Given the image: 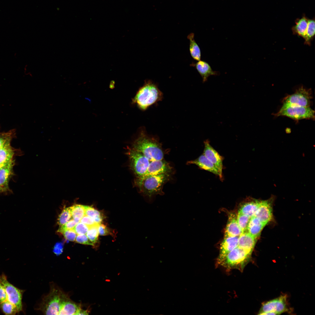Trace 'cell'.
<instances>
[{"label": "cell", "mask_w": 315, "mask_h": 315, "mask_svg": "<svg viewBox=\"0 0 315 315\" xmlns=\"http://www.w3.org/2000/svg\"><path fill=\"white\" fill-rule=\"evenodd\" d=\"M23 291L8 281L4 274L0 275V308L6 315H15L22 310Z\"/></svg>", "instance_id": "obj_1"}, {"label": "cell", "mask_w": 315, "mask_h": 315, "mask_svg": "<svg viewBox=\"0 0 315 315\" xmlns=\"http://www.w3.org/2000/svg\"><path fill=\"white\" fill-rule=\"evenodd\" d=\"M132 148L141 153L150 161L162 160L164 158L161 143L148 135L143 130L133 142Z\"/></svg>", "instance_id": "obj_2"}, {"label": "cell", "mask_w": 315, "mask_h": 315, "mask_svg": "<svg viewBox=\"0 0 315 315\" xmlns=\"http://www.w3.org/2000/svg\"><path fill=\"white\" fill-rule=\"evenodd\" d=\"M170 175L163 174L144 176L140 178H136L135 183L140 191L150 202L156 195H162L164 194L162 191L163 185L169 179Z\"/></svg>", "instance_id": "obj_3"}, {"label": "cell", "mask_w": 315, "mask_h": 315, "mask_svg": "<svg viewBox=\"0 0 315 315\" xmlns=\"http://www.w3.org/2000/svg\"><path fill=\"white\" fill-rule=\"evenodd\" d=\"M163 94L156 84L150 80L145 81L132 100V102L143 111L146 110L151 106L161 101Z\"/></svg>", "instance_id": "obj_4"}, {"label": "cell", "mask_w": 315, "mask_h": 315, "mask_svg": "<svg viewBox=\"0 0 315 315\" xmlns=\"http://www.w3.org/2000/svg\"><path fill=\"white\" fill-rule=\"evenodd\" d=\"M68 296L58 288L52 287L49 293L43 298L39 309L46 314L59 315L63 302Z\"/></svg>", "instance_id": "obj_5"}, {"label": "cell", "mask_w": 315, "mask_h": 315, "mask_svg": "<svg viewBox=\"0 0 315 315\" xmlns=\"http://www.w3.org/2000/svg\"><path fill=\"white\" fill-rule=\"evenodd\" d=\"M251 253L237 246L230 251L219 265L228 269L242 271L249 262Z\"/></svg>", "instance_id": "obj_6"}, {"label": "cell", "mask_w": 315, "mask_h": 315, "mask_svg": "<svg viewBox=\"0 0 315 315\" xmlns=\"http://www.w3.org/2000/svg\"><path fill=\"white\" fill-rule=\"evenodd\" d=\"M127 154L129 159L130 168L136 178L144 176L150 161L141 153L132 148H128Z\"/></svg>", "instance_id": "obj_7"}, {"label": "cell", "mask_w": 315, "mask_h": 315, "mask_svg": "<svg viewBox=\"0 0 315 315\" xmlns=\"http://www.w3.org/2000/svg\"><path fill=\"white\" fill-rule=\"evenodd\" d=\"M314 111L310 107H302L283 104L278 112L274 114L276 116H285L299 120L303 119H315Z\"/></svg>", "instance_id": "obj_8"}, {"label": "cell", "mask_w": 315, "mask_h": 315, "mask_svg": "<svg viewBox=\"0 0 315 315\" xmlns=\"http://www.w3.org/2000/svg\"><path fill=\"white\" fill-rule=\"evenodd\" d=\"M286 295L264 302L258 312L259 315H279L289 311Z\"/></svg>", "instance_id": "obj_9"}, {"label": "cell", "mask_w": 315, "mask_h": 315, "mask_svg": "<svg viewBox=\"0 0 315 315\" xmlns=\"http://www.w3.org/2000/svg\"><path fill=\"white\" fill-rule=\"evenodd\" d=\"M312 98L310 89H307L302 87L293 94L286 97L283 102V104L310 107Z\"/></svg>", "instance_id": "obj_10"}, {"label": "cell", "mask_w": 315, "mask_h": 315, "mask_svg": "<svg viewBox=\"0 0 315 315\" xmlns=\"http://www.w3.org/2000/svg\"><path fill=\"white\" fill-rule=\"evenodd\" d=\"M204 148L203 154L217 168L220 174L223 175V162L224 158L211 145L210 141L206 139L204 141Z\"/></svg>", "instance_id": "obj_11"}, {"label": "cell", "mask_w": 315, "mask_h": 315, "mask_svg": "<svg viewBox=\"0 0 315 315\" xmlns=\"http://www.w3.org/2000/svg\"><path fill=\"white\" fill-rule=\"evenodd\" d=\"M172 171V167L163 159L153 160L150 161L146 172L144 176L163 174H171Z\"/></svg>", "instance_id": "obj_12"}, {"label": "cell", "mask_w": 315, "mask_h": 315, "mask_svg": "<svg viewBox=\"0 0 315 315\" xmlns=\"http://www.w3.org/2000/svg\"><path fill=\"white\" fill-rule=\"evenodd\" d=\"M254 216L265 225L270 221L272 216V210L269 201H260Z\"/></svg>", "instance_id": "obj_13"}, {"label": "cell", "mask_w": 315, "mask_h": 315, "mask_svg": "<svg viewBox=\"0 0 315 315\" xmlns=\"http://www.w3.org/2000/svg\"><path fill=\"white\" fill-rule=\"evenodd\" d=\"M239 237H225L220 245L219 254L217 260L218 265L226 256L238 246Z\"/></svg>", "instance_id": "obj_14"}, {"label": "cell", "mask_w": 315, "mask_h": 315, "mask_svg": "<svg viewBox=\"0 0 315 315\" xmlns=\"http://www.w3.org/2000/svg\"><path fill=\"white\" fill-rule=\"evenodd\" d=\"M187 164H195L200 168L218 176L221 181L223 180V175L220 174L217 168L203 154L197 158L188 162Z\"/></svg>", "instance_id": "obj_15"}, {"label": "cell", "mask_w": 315, "mask_h": 315, "mask_svg": "<svg viewBox=\"0 0 315 315\" xmlns=\"http://www.w3.org/2000/svg\"><path fill=\"white\" fill-rule=\"evenodd\" d=\"M191 65L196 68L202 78L203 83L206 82L210 76L218 74V72L213 71L209 64L204 61L200 60Z\"/></svg>", "instance_id": "obj_16"}, {"label": "cell", "mask_w": 315, "mask_h": 315, "mask_svg": "<svg viewBox=\"0 0 315 315\" xmlns=\"http://www.w3.org/2000/svg\"><path fill=\"white\" fill-rule=\"evenodd\" d=\"M14 161L12 160L0 169V188L5 192L9 190L8 183L11 176Z\"/></svg>", "instance_id": "obj_17"}, {"label": "cell", "mask_w": 315, "mask_h": 315, "mask_svg": "<svg viewBox=\"0 0 315 315\" xmlns=\"http://www.w3.org/2000/svg\"><path fill=\"white\" fill-rule=\"evenodd\" d=\"M242 233L237 220V218L233 213H230L229 216L226 226L225 237H239Z\"/></svg>", "instance_id": "obj_18"}, {"label": "cell", "mask_w": 315, "mask_h": 315, "mask_svg": "<svg viewBox=\"0 0 315 315\" xmlns=\"http://www.w3.org/2000/svg\"><path fill=\"white\" fill-rule=\"evenodd\" d=\"M82 309L80 305L68 297L62 305L59 315H79Z\"/></svg>", "instance_id": "obj_19"}, {"label": "cell", "mask_w": 315, "mask_h": 315, "mask_svg": "<svg viewBox=\"0 0 315 315\" xmlns=\"http://www.w3.org/2000/svg\"><path fill=\"white\" fill-rule=\"evenodd\" d=\"M256 239L247 231L242 232L239 236L238 246L251 253Z\"/></svg>", "instance_id": "obj_20"}, {"label": "cell", "mask_w": 315, "mask_h": 315, "mask_svg": "<svg viewBox=\"0 0 315 315\" xmlns=\"http://www.w3.org/2000/svg\"><path fill=\"white\" fill-rule=\"evenodd\" d=\"M265 226V225L254 216L250 218L246 231L256 238L259 236Z\"/></svg>", "instance_id": "obj_21"}, {"label": "cell", "mask_w": 315, "mask_h": 315, "mask_svg": "<svg viewBox=\"0 0 315 315\" xmlns=\"http://www.w3.org/2000/svg\"><path fill=\"white\" fill-rule=\"evenodd\" d=\"M308 20L305 17L298 19L295 21V24L292 28L293 33L304 38L307 29Z\"/></svg>", "instance_id": "obj_22"}, {"label": "cell", "mask_w": 315, "mask_h": 315, "mask_svg": "<svg viewBox=\"0 0 315 315\" xmlns=\"http://www.w3.org/2000/svg\"><path fill=\"white\" fill-rule=\"evenodd\" d=\"M189 40V51L192 57L197 61L200 60L201 58V50L198 45L194 39V34L191 33L187 36Z\"/></svg>", "instance_id": "obj_23"}, {"label": "cell", "mask_w": 315, "mask_h": 315, "mask_svg": "<svg viewBox=\"0 0 315 315\" xmlns=\"http://www.w3.org/2000/svg\"><path fill=\"white\" fill-rule=\"evenodd\" d=\"M260 202V201L255 200L246 203L241 206L239 211L251 218L254 216Z\"/></svg>", "instance_id": "obj_24"}, {"label": "cell", "mask_w": 315, "mask_h": 315, "mask_svg": "<svg viewBox=\"0 0 315 315\" xmlns=\"http://www.w3.org/2000/svg\"><path fill=\"white\" fill-rule=\"evenodd\" d=\"M14 150L10 144L0 148V163L8 162L12 160Z\"/></svg>", "instance_id": "obj_25"}, {"label": "cell", "mask_w": 315, "mask_h": 315, "mask_svg": "<svg viewBox=\"0 0 315 315\" xmlns=\"http://www.w3.org/2000/svg\"><path fill=\"white\" fill-rule=\"evenodd\" d=\"M85 215L92 218L97 224L101 223L103 217L101 212L91 206H85Z\"/></svg>", "instance_id": "obj_26"}, {"label": "cell", "mask_w": 315, "mask_h": 315, "mask_svg": "<svg viewBox=\"0 0 315 315\" xmlns=\"http://www.w3.org/2000/svg\"><path fill=\"white\" fill-rule=\"evenodd\" d=\"M72 217L73 219L78 223L85 215V206L80 204H74L70 206Z\"/></svg>", "instance_id": "obj_27"}, {"label": "cell", "mask_w": 315, "mask_h": 315, "mask_svg": "<svg viewBox=\"0 0 315 315\" xmlns=\"http://www.w3.org/2000/svg\"><path fill=\"white\" fill-rule=\"evenodd\" d=\"M315 23L314 20H309L308 25L305 35L304 38V43L310 45L315 33Z\"/></svg>", "instance_id": "obj_28"}, {"label": "cell", "mask_w": 315, "mask_h": 315, "mask_svg": "<svg viewBox=\"0 0 315 315\" xmlns=\"http://www.w3.org/2000/svg\"><path fill=\"white\" fill-rule=\"evenodd\" d=\"M72 217L70 207L65 208L58 216L57 223L61 226L69 221Z\"/></svg>", "instance_id": "obj_29"}, {"label": "cell", "mask_w": 315, "mask_h": 315, "mask_svg": "<svg viewBox=\"0 0 315 315\" xmlns=\"http://www.w3.org/2000/svg\"><path fill=\"white\" fill-rule=\"evenodd\" d=\"M14 130H11L6 132L0 133V148L4 146L10 144L15 134Z\"/></svg>", "instance_id": "obj_30"}, {"label": "cell", "mask_w": 315, "mask_h": 315, "mask_svg": "<svg viewBox=\"0 0 315 315\" xmlns=\"http://www.w3.org/2000/svg\"><path fill=\"white\" fill-rule=\"evenodd\" d=\"M250 218L246 215L238 211L237 218V223L242 232H246Z\"/></svg>", "instance_id": "obj_31"}, {"label": "cell", "mask_w": 315, "mask_h": 315, "mask_svg": "<svg viewBox=\"0 0 315 315\" xmlns=\"http://www.w3.org/2000/svg\"><path fill=\"white\" fill-rule=\"evenodd\" d=\"M99 224H96L89 227L86 235L89 240L94 244L98 240L99 232L98 226Z\"/></svg>", "instance_id": "obj_32"}, {"label": "cell", "mask_w": 315, "mask_h": 315, "mask_svg": "<svg viewBox=\"0 0 315 315\" xmlns=\"http://www.w3.org/2000/svg\"><path fill=\"white\" fill-rule=\"evenodd\" d=\"M78 223L73 219H72L64 225L60 226L57 232L62 234L65 230L73 229Z\"/></svg>", "instance_id": "obj_33"}, {"label": "cell", "mask_w": 315, "mask_h": 315, "mask_svg": "<svg viewBox=\"0 0 315 315\" xmlns=\"http://www.w3.org/2000/svg\"><path fill=\"white\" fill-rule=\"evenodd\" d=\"M89 227L85 224L79 222L73 228L78 235L86 234Z\"/></svg>", "instance_id": "obj_34"}, {"label": "cell", "mask_w": 315, "mask_h": 315, "mask_svg": "<svg viewBox=\"0 0 315 315\" xmlns=\"http://www.w3.org/2000/svg\"><path fill=\"white\" fill-rule=\"evenodd\" d=\"M75 241L76 242L82 244L94 245V244L89 240L86 234L78 235Z\"/></svg>", "instance_id": "obj_35"}, {"label": "cell", "mask_w": 315, "mask_h": 315, "mask_svg": "<svg viewBox=\"0 0 315 315\" xmlns=\"http://www.w3.org/2000/svg\"><path fill=\"white\" fill-rule=\"evenodd\" d=\"M62 234L66 239L71 241H75L77 236L73 229L65 230Z\"/></svg>", "instance_id": "obj_36"}, {"label": "cell", "mask_w": 315, "mask_h": 315, "mask_svg": "<svg viewBox=\"0 0 315 315\" xmlns=\"http://www.w3.org/2000/svg\"><path fill=\"white\" fill-rule=\"evenodd\" d=\"M98 231L99 235L101 236H106L110 234V230L107 227L101 223L98 225Z\"/></svg>", "instance_id": "obj_37"}, {"label": "cell", "mask_w": 315, "mask_h": 315, "mask_svg": "<svg viewBox=\"0 0 315 315\" xmlns=\"http://www.w3.org/2000/svg\"><path fill=\"white\" fill-rule=\"evenodd\" d=\"M80 222L85 224L89 227L97 224L92 218L86 215H85L81 219Z\"/></svg>", "instance_id": "obj_38"}, {"label": "cell", "mask_w": 315, "mask_h": 315, "mask_svg": "<svg viewBox=\"0 0 315 315\" xmlns=\"http://www.w3.org/2000/svg\"><path fill=\"white\" fill-rule=\"evenodd\" d=\"M63 250V245L62 243H57L56 244L54 249V252L57 254L61 253Z\"/></svg>", "instance_id": "obj_39"}, {"label": "cell", "mask_w": 315, "mask_h": 315, "mask_svg": "<svg viewBox=\"0 0 315 315\" xmlns=\"http://www.w3.org/2000/svg\"><path fill=\"white\" fill-rule=\"evenodd\" d=\"M0 163V169L6 166L9 162Z\"/></svg>", "instance_id": "obj_40"}, {"label": "cell", "mask_w": 315, "mask_h": 315, "mask_svg": "<svg viewBox=\"0 0 315 315\" xmlns=\"http://www.w3.org/2000/svg\"><path fill=\"white\" fill-rule=\"evenodd\" d=\"M4 191L1 188H0V193L4 192Z\"/></svg>", "instance_id": "obj_41"}]
</instances>
